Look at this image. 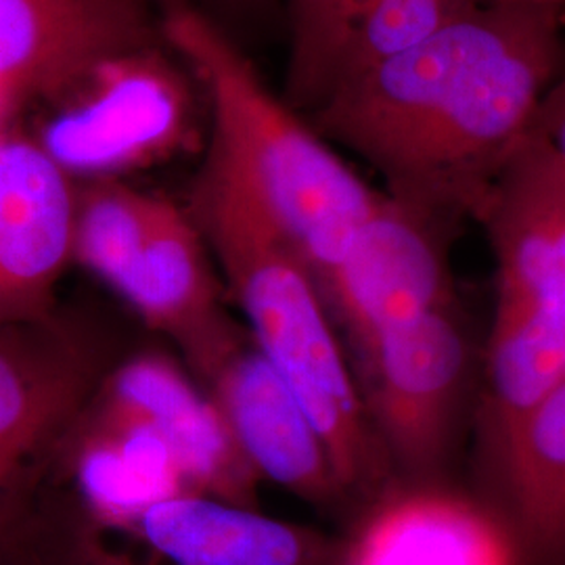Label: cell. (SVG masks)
Wrapping results in <instances>:
<instances>
[{
  "label": "cell",
  "instance_id": "30bf717a",
  "mask_svg": "<svg viewBox=\"0 0 565 565\" xmlns=\"http://www.w3.org/2000/svg\"><path fill=\"white\" fill-rule=\"evenodd\" d=\"M335 565H527L497 503L440 484H385L338 546Z\"/></svg>",
  "mask_w": 565,
  "mask_h": 565
},
{
  "label": "cell",
  "instance_id": "7c38bea8",
  "mask_svg": "<svg viewBox=\"0 0 565 565\" xmlns=\"http://www.w3.org/2000/svg\"><path fill=\"white\" fill-rule=\"evenodd\" d=\"M198 380L263 480L323 509L350 497L317 425L254 340L242 335Z\"/></svg>",
  "mask_w": 565,
  "mask_h": 565
},
{
  "label": "cell",
  "instance_id": "44dd1931",
  "mask_svg": "<svg viewBox=\"0 0 565 565\" xmlns=\"http://www.w3.org/2000/svg\"><path fill=\"white\" fill-rule=\"evenodd\" d=\"M565 162V72L548 88L534 126Z\"/></svg>",
  "mask_w": 565,
  "mask_h": 565
},
{
  "label": "cell",
  "instance_id": "6da1fadb",
  "mask_svg": "<svg viewBox=\"0 0 565 565\" xmlns=\"http://www.w3.org/2000/svg\"><path fill=\"white\" fill-rule=\"evenodd\" d=\"M564 4L482 2L329 88L310 126L380 172L390 195L452 221L473 216L562 76Z\"/></svg>",
  "mask_w": 565,
  "mask_h": 565
},
{
  "label": "cell",
  "instance_id": "8fae6325",
  "mask_svg": "<svg viewBox=\"0 0 565 565\" xmlns=\"http://www.w3.org/2000/svg\"><path fill=\"white\" fill-rule=\"evenodd\" d=\"M114 364L99 338L60 312L0 327V469H30L76 424Z\"/></svg>",
  "mask_w": 565,
  "mask_h": 565
},
{
  "label": "cell",
  "instance_id": "ffe728a7",
  "mask_svg": "<svg viewBox=\"0 0 565 565\" xmlns=\"http://www.w3.org/2000/svg\"><path fill=\"white\" fill-rule=\"evenodd\" d=\"M32 484L23 476L0 494V559L15 553L34 534L39 515L32 509Z\"/></svg>",
  "mask_w": 565,
  "mask_h": 565
},
{
  "label": "cell",
  "instance_id": "5b68a950",
  "mask_svg": "<svg viewBox=\"0 0 565 565\" xmlns=\"http://www.w3.org/2000/svg\"><path fill=\"white\" fill-rule=\"evenodd\" d=\"M350 366L390 465L404 480H438L471 382V342L459 306L385 333L352 354Z\"/></svg>",
  "mask_w": 565,
  "mask_h": 565
},
{
  "label": "cell",
  "instance_id": "52a82bcc",
  "mask_svg": "<svg viewBox=\"0 0 565 565\" xmlns=\"http://www.w3.org/2000/svg\"><path fill=\"white\" fill-rule=\"evenodd\" d=\"M473 218L494 258L490 329L565 338V162L536 128L488 184Z\"/></svg>",
  "mask_w": 565,
  "mask_h": 565
},
{
  "label": "cell",
  "instance_id": "5bb4252c",
  "mask_svg": "<svg viewBox=\"0 0 565 565\" xmlns=\"http://www.w3.org/2000/svg\"><path fill=\"white\" fill-rule=\"evenodd\" d=\"M88 404L151 425L174 450L195 494L258 509L263 478L218 406L172 359L141 352L114 364Z\"/></svg>",
  "mask_w": 565,
  "mask_h": 565
},
{
  "label": "cell",
  "instance_id": "2e32d148",
  "mask_svg": "<svg viewBox=\"0 0 565 565\" xmlns=\"http://www.w3.org/2000/svg\"><path fill=\"white\" fill-rule=\"evenodd\" d=\"M490 480L527 565H565V380L525 417Z\"/></svg>",
  "mask_w": 565,
  "mask_h": 565
},
{
  "label": "cell",
  "instance_id": "3957f363",
  "mask_svg": "<svg viewBox=\"0 0 565 565\" xmlns=\"http://www.w3.org/2000/svg\"><path fill=\"white\" fill-rule=\"evenodd\" d=\"M163 39L198 72L212 103L207 163L239 182L302 258L323 296L382 193L279 102L239 49L200 13L177 9Z\"/></svg>",
  "mask_w": 565,
  "mask_h": 565
},
{
  "label": "cell",
  "instance_id": "8992f818",
  "mask_svg": "<svg viewBox=\"0 0 565 565\" xmlns=\"http://www.w3.org/2000/svg\"><path fill=\"white\" fill-rule=\"evenodd\" d=\"M450 224L440 212L382 193L323 289L348 361L385 333L457 303Z\"/></svg>",
  "mask_w": 565,
  "mask_h": 565
},
{
  "label": "cell",
  "instance_id": "277c9868",
  "mask_svg": "<svg viewBox=\"0 0 565 565\" xmlns=\"http://www.w3.org/2000/svg\"><path fill=\"white\" fill-rule=\"evenodd\" d=\"M41 565H335L338 546L315 527L205 494H177L126 511H76L39 524Z\"/></svg>",
  "mask_w": 565,
  "mask_h": 565
},
{
  "label": "cell",
  "instance_id": "9c48e42d",
  "mask_svg": "<svg viewBox=\"0 0 565 565\" xmlns=\"http://www.w3.org/2000/svg\"><path fill=\"white\" fill-rule=\"evenodd\" d=\"M145 0H0V102H65L105 63L153 51Z\"/></svg>",
  "mask_w": 565,
  "mask_h": 565
},
{
  "label": "cell",
  "instance_id": "ac0fdd59",
  "mask_svg": "<svg viewBox=\"0 0 565 565\" xmlns=\"http://www.w3.org/2000/svg\"><path fill=\"white\" fill-rule=\"evenodd\" d=\"M482 2L488 0H375L348 32L327 74L319 102L335 84L429 41L450 21Z\"/></svg>",
  "mask_w": 565,
  "mask_h": 565
},
{
  "label": "cell",
  "instance_id": "e0dca14e",
  "mask_svg": "<svg viewBox=\"0 0 565 565\" xmlns=\"http://www.w3.org/2000/svg\"><path fill=\"white\" fill-rule=\"evenodd\" d=\"M156 195L118 179H95L76 195L72 263L120 289L141 249Z\"/></svg>",
  "mask_w": 565,
  "mask_h": 565
},
{
  "label": "cell",
  "instance_id": "d4e9b609",
  "mask_svg": "<svg viewBox=\"0 0 565 565\" xmlns=\"http://www.w3.org/2000/svg\"><path fill=\"white\" fill-rule=\"evenodd\" d=\"M559 2H565V0H559Z\"/></svg>",
  "mask_w": 565,
  "mask_h": 565
},
{
  "label": "cell",
  "instance_id": "cb8c5ba5",
  "mask_svg": "<svg viewBox=\"0 0 565 565\" xmlns=\"http://www.w3.org/2000/svg\"><path fill=\"white\" fill-rule=\"evenodd\" d=\"M4 105H7V103L0 102V114H2V109H4Z\"/></svg>",
  "mask_w": 565,
  "mask_h": 565
},
{
  "label": "cell",
  "instance_id": "4fadbf2b",
  "mask_svg": "<svg viewBox=\"0 0 565 565\" xmlns=\"http://www.w3.org/2000/svg\"><path fill=\"white\" fill-rule=\"evenodd\" d=\"M76 195L41 142L0 135V327L55 317L72 263Z\"/></svg>",
  "mask_w": 565,
  "mask_h": 565
},
{
  "label": "cell",
  "instance_id": "7a4b0ae2",
  "mask_svg": "<svg viewBox=\"0 0 565 565\" xmlns=\"http://www.w3.org/2000/svg\"><path fill=\"white\" fill-rule=\"evenodd\" d=\"M191 218L216 254L231 296L260 348L317 425L345 492L371 499L390 461L366 419L321 289L242 184L205 163Z\"/></svg>",
  "mask_w": 565,
  "mask_h": 565
},
{
  "label": "cell",
  "instance_id": "d6986e66",
  "mask_svg": "<svg viewBox=\"0 0 565 565\" xmlns=\"http://www.w3.org/2000/svg\"><path fill=\"white\" fill-rule=\"evenodd\" d=\"M373 2H375V0H338V2H335V9H333L331 20H329L327 30H324L319 55H317V60H315V65H312V70H310L308 82H306L302 95H300V97H302L300 103L315 105V103L319 102L324 81H327V74H329L333 61L338 57L343 41H345V36H348V32L352 30V25H354L356 21L363 18L364 11H366Z\"/></svg>",
  "mask_w": 565,
  "mask_h": 565
},
{
  "label": "cell",
  "instance_id": "7402d4cb",
  "mask_svg": "<svg viewBox=\"0 0 565 565\" xmlns=\"http://www.w3.org/2000/svg\"><path fill=\"white\" fill-rule=\"evenodd\" d=\"M0 565H41L39 564V551H36V527H34V534L30 536V541L20 546L15 553H11L9 557L0 559Z\"/></svg>",
  "mask_w": 565,
  "mask_h": 565
},
{
  "label": "cell",
  "instance_id": "9a60e30c",
  "mask_svg": "<svg viewBox=\"0 0 565 565\" xmlns=\"http://www.w3.org/2000/svg\"><path fill=\"white\" fill-rule=\"evenodd\" d=\"M207 249L191 214L156 198L145 242L118 289L145 323L181 348L195 375L242 338L224 315Z\"/></svg>",
  "mask_w": 565,
  "mask_h": 565
},
{
  "label": "cell",
  "instance_id": "ba28073f",
  "mask_svg": "<svg viewBox=\"0 0 565 565\" xmlns=\"http://www.w3.org/2000/svg\"><path fill=\"white\" fill-rule=\"evenodd\" d=\"M189 130L191 97L181 74L145 51L105 63L39 142L70 177L116 179L177 151Z\"/></svg>",
  "mask_w": 565,
  "mask_h": 565
},
{
  "label": "cell",
  "instance_id": "603a6c76",
  "mask_svg": "<svg viewBox=\"0 0 565 565\" xmlns=\"http://www.w3.org/2000/svg\"><path fill=\"white\" fill-rule=\"evenodd\" d=\"M25 471H30V469H25ZM25 471H21V473H9V471H2V469H0V494H2L7 488L18 484L23 476H28Z\"/></svg>",
  "mask_w": 565,
  "mask_h": 565
}]
</instances>
